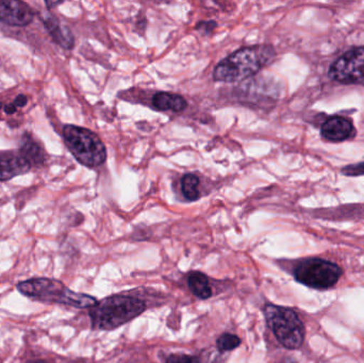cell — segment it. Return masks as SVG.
<instances>
[{"label":"cell","mask_w":364,"mask_h":363,"mask_svg":"<svg viewBox=\"0 0 364 363\" xmlns=\"http://www.w3.org/2000/svg\"><path fill=\"white\" fill-rule=\"evenodd\" d=\"M63 139L68 151L77 161L87 168H98L107 159L106 146L97 134L87 128L66 125L63 128Z\"/></svg>","instance_id":"cell-4"},{"label":"cell","mask_w":364,"mask_h":363,"mask_svg":"<svg viewBox=\"0 0 364 363\" xmlns=\"http://www.w3.org/2000/svg\"><path fill=\"white\" fill-rule=\"evenodd\" d=\"M19 293L43 303H57L75 308H92L97 300L87 294L76 293L61 281L51 278H32L17 285Z\"/></svg>","instance_id":"cell-3"},{"label":"cell","mask_w":364,"mask_h":363,"mask_svg":"<svg viewBox=\"0 0 364 363\" xmlns=\"http://www.w3.org/2000/svg\"><path fill=\"white\" fill-rule=\"evenodd\" d=\"M342 174L346 176H363L364 175V162L363 163L352 164V166H346L342 168Z\"/></svg>","instance_id":"cell-17"},{"label":"cell","mask_w":364,"mask_h":363,"mask_svg":"<svg viewBox=\"0 0 364 363\" xmlns=\"http://www.w3.org/2000/svg\"><path fill=\"white\" fill-rule=\"evenodd\" d=\"M17 108L14 104H6V106L4 107V112H6V114H14Z\"/></svg>","instance_id":"cell-21"},{"label":"cell","mask_w":364,"mask_h":363,"mask_svg":"<svg viewBox=\"0 0 364 363\" xmlns=\"http://www.w3.org/2000/svg\"><path fill=\"white\" fill-rule=\"evenodd\" d=\"M34 18L29 4L18 0L0 1V21L12 27H25Z\"/></svg>","instance_id":"cell-8"},{"label":"cell","mask_w":364,"mask_h":363,"mask_svg":"<svg viewBox=\"0 0 364 363\" xmlns=\"http://www.w3.org/2000/svg\"><path fill=\"white\" fill-rule=\"evenodd\" d=\"M31 164L19 155L0 153V181L10 180L13 177L27 173Z\"/></svg>","instance_id":"cell-11"},{"label":"cell","mask_w":364,"mask_h":363,"mask_svg":"<svg viewBox=\"0 0 364 363\" xmlns=\"http://www.w3.org/2000/svg\"><path fill=\"white\" fill-rule=\"evenodd\" d=\"M1 107H2V104H1V102H0V109H1Z\"/></svg>","instance_id":"cell-24"},{"label":"cell","mask_w":364,"mask_h":363,"mask_svg":"<svg viewBox=\"0 0 364 363\" xmlns=\"http://www.w3.org/2000/svg\"><path fill=\"white\" fill-rule=\"evenodd\" d=\"M294 276L299 283L307 287L328 289L339 281L342 270L333 262L314 258L299 262L295 268Z\"/></svg>","instance_id":"cell-6"},{"label":"cell","mask_w":364,"mask_h":363,"mask_svg":"<svg viewBox=\"0 0 364 363\" xmlns=\"http://www.w3.org/2000/svg\"><path fill=\"white\" fill-rule=\"evenodd\" d=\"M21 156L25 158L32 166L42 163L43 153L41 147L30 138H23V144L21 147Z\"/></svg>","instance_id":"cell-14"},{"label":"cell","mask_w":364,"mask_h":363,"mask_svg":"<svg viewBox=\"0 0 364 363\" xmlns=\"http://www.w3.org/2000/svg\"><path fill=\"white\" fill-rule=\"evenodd\" d=\"M33 363H48V362H43V360H38V362H33Z\"/></svg>","instance_id":"cell-23"},{"label":"cell","mask_w":364,"mask_h":363,"mask_svg":"<svg viewBox=\"0 0 364 363\" xmlns=\"http://www.w3.org/2000/svg\"><path fill=\"white\" fill-rule=\"evenodd\" d=\"M41 19L53 38V42L57 43L64 49H72L74 47L75 38L72 31L68 26H62L55 15L46 13L41 17Z\"/></svg>","instance_id":"cell-10"},{"label":"cell","mask_w":364,"mask_h":363,"mask_svg":"<svg viewBox=\"0 0 364 363\" xmlns=\"http://www.w3.org/2000/svg\"><path fill=\"white\" fill-rule=\"evenodd\" d=\"M154 108L159 111H172L179 113L186 110L188 102L178 94L168 93V92H158L151 98Z\"/></svg>","instance_id":"cell-12"},{"label":"cell","mask_w":364,"mask_h":363,"mask_svg":"<svg viewBox=\"0 0 364 363\" xmlns=\"http://www.w3.org/2000/svg\"><path fill=\"white\" fill-rule=\"evenodd\" d=\"M218 23L215 21H201V23H197L195 29L200 31L201 33L208 34L211 33L214 29H215Z\"/></svg>","instance_id":"cell-19"},{"label":"cell","mask_w":364,"mask_h":363,"mask_svg":"<svg viewBox=\"0 0 364 363\" xmlns=\"http://www.w3.org/2000/svg\"><path fill=\"white\" fill-rule=\"evenodd\" d=\"M354 134L355 128L352 121L339 115L329 117L321 127L323 138L331 142H342L350 139Z\"/></svg>","instance_id":"cell-9"},{"label":"cell","mask_w":364,"mask_h":363,"mask_svg":"<svg viewBox=\"0 0 364 363\" xmlns=\"http://www.w3.org/2000/svg\"><path fill=\"white\" fill-rule=\"evenodd\" d=\"M188 285L192 293L200 300H208L212 296V288L208 277L200 272H192L188 274Z\"/></svg>","instance_id":"cell-13"},{"label":"cell","mask_w":364,"mask_h":363,"mask_svg":"<svg viewBox=\"0 0 364 363\" xmlns=\"http://www.w3.org/2000/svg\"><path fill=\"white\" fill-rule=\"evenodd\" d=\"M166 363H200L199 362L198 357H195V356H188V355H171L170 357H168Z\"/></svg>","instance_id":"cell-18"},{"label":"cell","mask_w":364,"mask_h":363,"mask_svg":"<svg viewBox=\"0 0 364 363\" xmlns=\"http://www.w3.org/2000/svg\"><path fill=\"white\" fill-rule=\"evenodd\" d=\"M275 58L271 45L243 47L220 62L213 70V79L220 82H237L258 74Z\"/></svg>","instance_id":"cell-1"},{"label":"cell","mask_w":364,"mask_h":363,"mask_svg":"<svg viewBox=\"0 0 364 363\" xmlns=\"http://www.w3.org/2000/svg\"><path fill=\"white\" fill-rule=\"evenodd\" d=\"M264 315L267 325L282 347L296 350L303 345L305 327L295 311L286 307L267 305Z\"/></svg>","instance_id":"cell-5"},{"label":"cell","mask_w":364,"mask_h":363,"mask_svg":"<svg viewBox=\"0 0 364 363\" xmlns=\"http://www.w3.org/2000/svg\"><path fill=\"white\" fill-rule=\"evenodd\" d=\"M28 98L26 97L25 95H23V94H21V95L17 96L16 99L14 100V102L13 104L16 106V108H23V107H25L26 104H27Z\"/></svg>","instance_id":"cell-20"},{"label":"cell","mask_w":364,"mask_h":363,"mask_svg":"<svg viewBox=\"0 0 364 363\" xmlns=\"http://www.w3.org/2000/svg\"><path fill=\"white\" fill-rule=\"evenodd\" d=\"M241 345L239 337L232 334H224L218 339L216 345L220 352H229L237 349Z\"/></svg>","instance_id":"cell-16"},{"label":"cell","mask_w":364,"mask_h":363,"mask_svg":"<svg viewBox=\"0 0 364 363\" xmlns=\"http://www.w3.org/2000/svg\"><path fill=\"white\" fill-rule=\"evenodd\" d=\"M199 178L194 174H186L181 179V191L184 197L190 202H195L200 197L199 193Z\"/></svg>","instance_id":"cell-15"},{"label":"cell","mask_w":364,"mask_h":363,"mask_svg":"<svg viewBox=\"0 0 364 363\" xmlns=\"http://www.w3.org/2000/svg\"><path fill=\"white\" fill-rule=\"evenodd\" d=\"M90 309L94 330H112L142 315L146 305L134 296H113Z\"/></svg>","instance_id":"cell-2"},{"label":"cell","mask_w":364,"mask_h":363,"mask_svg":"<svg viewBox=\"0 0 364 363\" xmlns=\"http://www.w3.org/2000/svg\"><path fill=\"white\" fill-rule=\"evenodd\" d=\"M329 77L344 85L364 87V46L350 49L331 64Z\"/></svg>","instance_id":"cell-7"},{"label":"cell","mask_w":364,"mask_h":363,"mask_svg":"<svg viewBox=\"0 0 364 363\" xmlns=\"http://www.w3.org/2000/svg\"><path fill=\"white\" fill-rule=\"evenodd\" d=\"M61 1H45V4H46L47 8L48 9H53V6H59V4H61Z\"/></svg>","instance_id":"cell-22"}]
</instances>
